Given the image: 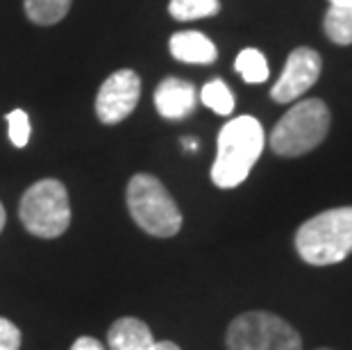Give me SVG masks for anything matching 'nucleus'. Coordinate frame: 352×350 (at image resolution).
Returning a JSON list of instances; mask_svg holds the SVG:
<instances>
[{
	"label": "nucleus",
	"instance_id": "24",
	"mask_svg": "<svg viewBox=\"0 0 352 350\" xmlns=\"http://www.w3.org/2000/svg\"><path fill=\"white\" fill-rule=\"evenodd\" d=\"M318 350H332V348H318Z\"/></svg>",
	"mask_w": 352,
	"mask_h": 350
},
{
	"label": "nucleus",
	"instance_id": "19",
	"mask_svg": "<svg viewBox=\"0 0 352 350\" xmlns=\"http://www.w3.org/2000/svg\"><path fill=\"white\" fill-rule=\"evenodd\" d=\"M71 350H104V346L94 337H80L76 339V344L71 346Z\"/></svg>",
	"mask_w": 352,
	"mask_h": 350
},
{
	"label": "nucleus",
	"instance_id": "14",
	"mask_svg": "<svg viewBox=\"0 0 352 350\" xmlns=\"http://www.w3.org/2000/svg\"><path fill=\"white\" fill-rule=\"evenodd\" d=\"M221 12L219 0H170L168 14L177 21H196L207 19Z\"/></svg>",
	"mask_w": 352,
	"mask_h": 350
},
{
	"label": "nucleus",
	"instance_id": "1",
	"mask_svg": "<svg viewBox=\"0 0 352 350\" xmlns=\"http://www.w3.org/2000/svg\"><path fill=\"white\" fill-rule=\"evenodd\" d=\"M264 128L254 116H236L223 125L212 166V180L221 189H234L250 175L264 151Z\"/></svg>",
	"mask_w": 352,
	"mask_h": 350
},
{
	"label": "nucleus",
	"instance_id": "12",
	"mask_svg": "<svg viewBox=\"0 0 352 350\" xmlns=\"http://www.w3.org/2000/svg\"><path fill=\"white\" fill-rule=\"evenodd\" d=\"M28 19L36 25H55L71 10V0H23Z\"/></svg>",
	"mask_w": 352,
	"mask_h": 350
},
{
	"label": "nucleus",
	"instance_id": "16",
	"mask_svg": "<svg viewBox=\"0 0 352 350\" xmlns=\"http://www.w3.org/2000/svg\"><path fill=\"white\" fill-rule=\"evenodd\" d=\"M200 100L205 102L209 109L216 111V114H221V116H228V114L234 111V96H232L230 87L223 80L207 82V85L202 87V91H200Z\"/></svg>",
	"mask_w": 352,
	"mask_h": 350
},
{
	"label": "nucleus",
	"instance_id": "7",
	"mask_svg": "<svg viewBox=\"0 0 352 350\" xmlns=\"http://www.w3.org/2000/svg\"><path fill=\"white\" fill-rule=\"evenodd\" d=\"M141 96V80L134 71L121 69L102 82L96 96V114L100 123L116 125L132 114Z\"/></svg>",
	"mask_w": 352,
	"mask_h": 350
},
{
	"label": "nucleus",
	"instance_id": "4",
	"mask_svg": "<svg viewBox=\"0 0 352 350\" xmlns=\"http://www.w3.org/2000/svg\"><path fill=\"white\" fill-rule=\"evenodd\" d=\"M127 210L134 223L153 237H175L182 228V214L168 189L155 175L139 173L127 184Z\"/></svg>",
	"mask_w": 352,
	"mask_h": 350
},
{
	"label": "nucleus",
	"instance_id": "2",
	"mask_svg": "<svg viewBox=\"0 0 352 350\" xmlns=\"http://www.w3.org/2000/svg\"><path fill=\"white\" fill-rule=\"evenodd\" d=\"M296 250L311 266L343 262L352 252V207H336L305 221L296 232Z\"/></svg>",
	"mask_w": 352,
	"mask_h": 350
},
{
	"label": "nucleus",
	"instance_id": "13",
	"mask_svg": "<svg viewBox=\"0 0 352 350\" xmlns=\"http://www.w3.org/2000/svg\"><path fill=\"white\" fill-rule=\"evenodd\" d=\"M325 34L339 46L352 43V7L329 5L325 14Z\"/></svg>",
	"mask_w": 352,
	"mask_h": 350
},
{
	"label": "nucleus",
	"instance_id": "5",
	"mask_svg": "<svg viewBox=\"0 0 352 350\" xmlns=\"http://www.w3.org/2000/svg\"><path fill=\"white\" fill-rule=\"evenodd\" d=\"M19 216L30 234L41 239L62 237L71 226L69 191L52 177L34 182L21 198Z\"/></svg>",
	"mask_w": 352,
	"mask_h": 350
},
{
	"label": "nucleus",
	"instance_id": "21",
	"mask_svg": "<svg viewBox=\"0 0 352 350\" xmlns=\"http://www.w3.org/2000/svg\"><path fill=\"white\" fill-rule=\"evenodd\" d=\"M182 144L186 146V151H196V148H198V141H196V139H191V137L182 139Z\"/></svg>",
	"mask_w": 352,
	"mask_h": 350
},
{
	"label": "nucleus",
	"instance_id": "8",
	"mask_svg": "<svg viewBox=\"0 0 352 350\" xmlns=\"http://www.w3.org/2000/svg\"><path fill=\"white\" fill-rule=\"evenodd\" d=\"M320 69H323V59H320L316 50L296 48L294 53L289 55L287 64H284L280 80H277L271 89L273 100L282 102V105L298 100L305 91H309V89L316 85Z\"/></svg>",
	"mask_w": 352,
	"mask_h": 350
},
{
	"label": "nucleus",
	"instance_id": "18",
	"mask_svg": "<svg viewBox=\"0 0 352 350\" xmlns=\"http://www.w3.org/2000/svg\"><path fill=\"white\" fill-rule=\"evenodd\" d=\"M21 348V330L12 321L0 316V350H19Z\"/></svg>",
	"mask_w": 352,
	"mask_h": 350
},
{
	"label": "nucleus",
	"instance_id": "20",
	"mask_svg": "<svg viewBox=\"0 0 352 350\" xmlns=\"http://www.w3.org/2000/svg\"><path fill=\"white\" fill-rule=\"evenodd\" d=\"M153 350H179V346L173 344V341H160V344H155Z\"/></svg>",
	"mask_w": 352,
	"mask_h": 350
},
{
	"label": "nucleus",
	"instance_id": "22",
	"mask_svg": "<svg viewBox=\"0 0 352 350\" xmlns=\"http://www.w3.org/2000/svg\"><path fill=\"white\" fill-rule=\"evenodd\" d=\"M329 5H336V7H352V0H329Z\"/></svg>",
	"mask_w": 352,
	"mask_h": 350
},
{
	"label": "nucleus",
	"instance_id": "17",
	"mask_svg": "<svg viewBox=\"0 0 352 350\" xmlns=\"http://www.w3.org/2000/svg\"><path fill=\"white\" fill-rule=\"evenodd\" d=\"M7 125H10V141L16 148H25L30 141V118L23 109H12L5 116Z\"/></svg>",
	"mask_w": 352,
	"mask_h": 350
},
{
	"label": "nucleus",
	"instance_id": "23",
	"mask_svg": "<svg viewBox=\"0 0 352 350\" xmlns=\"http://www.w3.org/2000/svg\"><path fill=\"white\" fill-rule=\"evenodd\" d=\"M5 221H7V214H5L3 203H0V232H3V228H5Z\"/></svg>",
	"mask_w": 352,
	"mask_h": 350
},
{
	"label": "nucleus",
	"instance_id": "6",
	"mask_svg": "<svg viewBox=\"0 0 352 350\" xmlns=\"http://www.w3.org/2000/svg\"><path fill=\"white\" fill-rule=\"evenodd\" d=\"M228 350H302L294 325L271 311H245L228 327Z\"/></svg>",
	"mask_w": 352,
	"mask_h": 350
},
{
	"label": "nucleus",
	"instance_id": "9",
	"mask_svg": "<svg viewBox=\"0 0 352 350\" xmlns=\"http://www.w3.org/2000/svg\"><path fill=\"white\" fill-rule=\"evenodd\" d=\"M198 102V91L191 82L179 78H166L155 91V107L168 121H182L191 116Z\"/></svg>",
	"mask_w": 352,
	"mask_h": 350
},
{
	"label": "nucleus",
	"instance_id": "15",
	"mask_svg": "<svg viewBox=\"0 0 352 350\" xmlns=\"http://www.w3.org/2000/svg\"><path fill=\"white\" fill-rule=\"evenodd\" d=\"M234 66H236V71L241 73V78L248 82V85H261V82L268 80V62L257 48L241 50L239 57H236Z\"/></svg>",
	"mask_w": 352,
	"mask_h": 350
},
{
	"label": "nucleus",
	"instance_id": "10",
	"mask_svg": "<svg viewBox=\"0 0 352 350\" xmlns=\"http://www.w3.org/2000/svg\"><path fill=\"white\" fill-rule=\"evenodd\" d=\"M155 344L151 327L134 316L118 318L107 330L109 350H153Z\"/></svg>",
	"mask_w": 352,
	"mask_h": 350
},
{
	"label": "nucleus",
	"instance_id": "11",
	"mask_svg": "<svg viewBox=\"0 0 352 350\" xmlns=\"http://www.w3.org/2000/svg\"><path fill=\"white\" fill-rule=\"evenodd\" d=\"M170 55L184 64H214L216 53L214 41L202 32H177L170 36Z\"/></svg>",
	"mask_w": 352,
	"mask_h": 350
},
{
	"label": "nucleus",
	"instance_id": "3",
	"mask_svg": "<svg viewBox=\"0 0 352 350\" xmlns=\"http://www.w3.org/2000/svg\"><path fill=\"white\" fill-rule=\"evenodd\" d=\"M329 123L332 116L323 100H300L277 121L271 132V148L282 157H300L323 144Z\"/></svg>",
	"mask_w": 352,
	"mask_h": 350
}]
</instances>
